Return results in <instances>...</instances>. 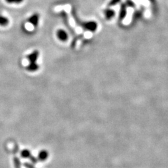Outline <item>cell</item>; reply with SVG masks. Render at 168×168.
I'll return each mask as SVG.
<instances>
[{
	"instance_id": "cell-1",
	"label": "cell",
	"mask_w": 168,
	"mask_h": 168,
	"mask_svg": "<svg viewBox=\"0 0 168 168\" xmlns=\"http://www.w3.org/2000/svg\"><path fill=\"white\" fill-rule=\"evenodd\" d=\"M82 26L85 29L91 31V32L96 31L97 29V27H98L97 23L95 21H93L84 23L82 24Z\"/></svg>"
},
{
	"instance_id": "cell-2",
	"label": "cell",
	"mask_w": 168,
	"mask_h": 168,
	"mask_svg": "<svg viewBox=\"0 0 168 168\" xmlns=\"http://www.w3.org/2000/svg\"><path fill=\"white\" fill-rule=\"evenodd\" d=\"M57 37L60 41L62 42H66L69 39L68 34L65 30L62 29H60L57 31Z\"/></svg>"
},
{
	"instance_id": "cell-3",
	"label": "cell",
	"mask_w": 168,
	"mask_h": 168,
	"mask_svg": "<svg viewBox=\"0 0 168 168\" xmlns=\"http://www.w3.org/2000/svg\"><path fill=\"white\" fill-rule=\"evenodd\" d=\"M28 21L29 23H31L33 26L37 27L39 24V14H34L32 15L28 19Z\"/></svg>"
},
{
	"instance_id": "cell-4",
	"label": "cell",
	"mask_w": 168,
	"mask_h": 168,
	"mask_svg": "<svg viewBox=\"0 0 168 168\" xmlns=\"http://www.w3.org/2000/svg\"><path fill=\"white\" fill-rule=\"evenodd\" d=\"M38 57L39 52L38 51H35L27 56V58L30 62V64H35L36 63Z\"/></svg>"
},
{
	"instance_id": "cell-5",
	"label": "cell",
	"mask_w": 168,
	"mask_h": 168,
	"mask_svg": "<svg viewBox=\"0 0 168 168\" xmlns=\"http://www.w3.org/2000/svg\"><path fill=\"white\" fill-rule=\"evenodd\" d=\"M104 13H105V18L107 19V20H110L112 19L115 15V12L110 9V8H108V9H106L104 11Z\"/></svg>"
},
{
	"instance_id": "cell-6",
	"label": "cell",
	"mask_w": 168,
	"mask_h": 168,
	"mask_svg": "<svg viewBox=\"0 0 168 168\" xmlns=\"http://www.w3.org/2000/svg\"><path fill=\"white\" fill-rule=\"evenodd\" d=\"M10 21L7 17L0 15V26H6L9 24Z\"/></svg>"
},
{
	"instance_id": "cell-7",
	"label": "cell",
	"mask_w": 168,
	"mask_h": 168,
	"mask_svg": "<svg viewBox=\"0 0 168 168\" xmlns=\"http://www.w3.org/2000/svg\"><path fill=\"white\" fill-rule=\"evenodd\" d=\"M38 67H39V66L36 63L29 64V65L27 67V69H28V71H35L38 70Z\"/></svg>"
},
{
	"instance_id": "cell-8",
	"label": "cell",
	"mask_w": 168,
	"mask_h": 168,
	"mask_svg": "<svg viewBox=\"0 0 168 168\" xmlns=\"http://www.w3.org/2000/svg\"><path fill=\"white\" fill-rule=\"evenodd\" d=\"M126 8L125 6L124 5H123L121 6V10H120V19H123L125 16H126Z\"/></svg>"
},
{
	"instance_id": "cell-9",
	"label": "cell",
	"mask_w": 168,
	"mask_h": 168,
	"mask_svg": "<svg viewBox=\"0 0 168 168\" xmlns=\"http://www.w3.org/2000/svg\"><path fill=\"white\" fill-rule=\"evenodd\" d=\"M47 157V153L45 151H41L40 153H39V158L40 159V160H42V161H44L45 160Z\"/></svg>"
},
{
	"instance_id": "cell-10",
	"label": "cell",
	"mask_w": 168,
	"mask_h": 168,
	"mask_svg": "<svg viewBox=\"0 0 168 168\" xmlns=\"http://www.w3.org/2000/svg\"><path fill=\"white\" fill-rule=\"evenodd\" d=\"M8 3L10 4H19L21 3L24 0H5Z\"/></svg>"
},
{
	"instance_id": "cell-11",
	"label": "cell",
	"mask_w": 168,
	"mask_h": 168,
	"mask_svg": "<svg viewBox=\"0 0 168 168\" xmlns=\"http://www.w3.org/2000/svg\"><path fill=\"white\" fill-rule=\"evenodd\" d=\"M120 2V0H111V1L109 3V6H113L117 5L119 2Z\"/></svg>"
},
{
	"instance_id": "cell-12",
	"label": "cell",
	"mask_w": 168,
	"mask_h": 168,
	"mask_svg": "<svg viewBox=\"0 0 168 168\" xmlns=\"http://www.w3.org/2000/svg\"><path fill=\"white\" fill-rule=\"evenodd\" d=\"M29 155H30V153L27 150H24L22 152V156L24 158H27V157H29Z\"/></svg>"
}]
</instances>
